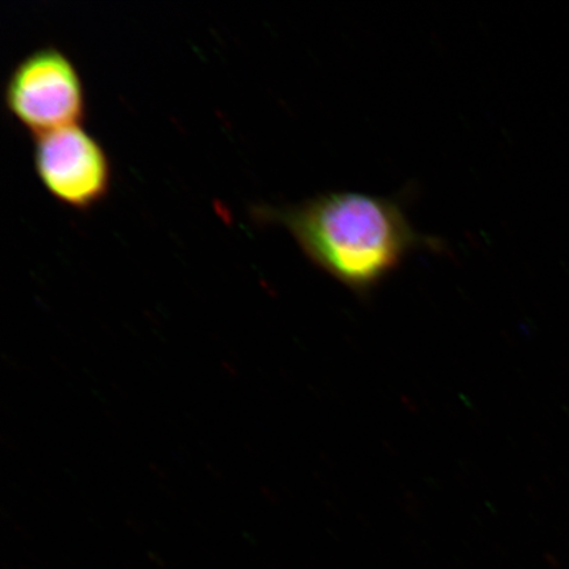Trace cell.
I'll list each match as a JSON object with an SVG mask.
<instances>
[{
	"label": "cell",
	"instance_id": "1",
	"mask_svg": "<svg viewBox=\"0 0 569 569\" xmlns=\"http://www.w3.org/2000/svg\"><path fill=\"white\" fill-rule=\"evenodd\" d=\"M260 222L280 224L312 264L367 293L418 249H440L411 224L398 198L330 191L301 203L260 206Z\"/></svg>",
	"mask_w": 569,
	"mask_h": 569
},
{
	"label": "cell",
	"instance_id": "2",
	"mask_svg": "<svg viewBox=\"0 0 569 569\" xmlns=\"http://www.w3.org/2000/svg\"><path fill=\"white\" fill-rule=\"evenodd\" d=\"M4 106L33 137L82 126L88 113L87 89L73 60L48 46L21 59L4 83Z\"/></svg>",
	"mask_w": 569,
	"mask_h": 569
},
{
	"label": "cell",
	"instance_id": "3",
	"mask_svg": "<svg viewBox=\"0 0 569 569\" xmlns=\"http://www.w3.org/2000/svg\"><path fill=\"white\" fill-rule=\"evenodd\" d=\"M33 167L48 193L78 211L96 208L112 188L110 156L82 126L36 137Z\"/></svg>",
	"mask_w": 569,
	"mask_h": 569
}]
</instances>
